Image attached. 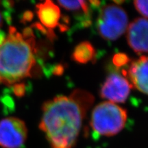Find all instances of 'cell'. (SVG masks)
Instances as JSON below:
<instances>
[{"label": "cell", "instance_id": "9", "mask_svg": "<svg viewBox=\"0 0 148 148\" xmlns=\"http://www.w3.org/2000/svg\"><path fill=\"white\" fill-rule=\"evenodd\" d=\"M37 14L44 26L49 29L54 28L58 25L60 10L58 5L47 0L36 5Z\"/></svg>", "mask_w": 148, "mask_h": 148}, {"label": "cell", "instance_id": "6", "mask_svg": "<svg viewBox=\"0 0 148 148\" xmlns=\"http://www.w3.org/2000/svg\"><path fill=\"white\" fill-rule=\"evenodd\" d=\"M132 85L121 75L114 73L110 74L101 88V97L108 99L110 102L123 103L126 100Z\"/></svg>", "mask_w": 148, "mask_h": 148}, {"label": "cell", "instance_id": "1", "mask_svg": "<svg viewBox=\"0 0 148 148\" xmlns=\"http://www.w3.org/2000/svg\"><path fill=\"white\" fill-rule=\"evenodd\" d=\"M93 100L89 92L76 89L69 96H58L44 103L39 128L51 148L73 147Z\"/></svg>", "mask_w": 148, "mask_h": 148}, {"label": "cell", "instance_id": "3", "mask_svg": "<svg viewBox=\"0 0 148 148\" xmlns=\"http://www.w3.org/2000/svg\"><path fill=\"white\" fill-rule=\"evenodd\" d=\"M127 112L110 101L99 103L92 112L90 125L99 134L111 136L119 133L125 125Z\"/></svg>", "mask_w": 148, "mask_h": 148}, {"label": "cell", "instance_id": "12", "mask_svg": "<svg viewBox=\"0 0 148 148\" xmlns=\"http://www.w3.org/2000/svg\"><path fill=\"white\" fill-rule=\"evenodd\" d=\"M135 8L139 13L144 16V18L147 17V1H135L134 2Z\"/></svg>", "mask_w": 148, "mask_h": 148}, {"label": "cell", "instance_id": "13", "mask_svg": "<svg viewBox=\"0 0 148 148\" xmlns=\"http://www.w3.org/2000/svg\"><path fill=\"white\" fill-rule=\"evenodd\" d=\"M128 58L126 55L123 53H118L116 54L113 58V62L116 66H120L124 65L128 62Z\"/></svg>", "mask_w": 148, "mask_h": 148}, {"label": "cell", "instance_id": "5", "mask_svg": "<svg viewBox=\"0 0 148 148\" xmlns=\"http://www.w3.org/2000/svg\"><path fill=\"white\" fill-rule=\"evenodd\" d=\"M27 127L22 120L8 117L0 121V147L21 148L27 138Z\"/></svg>", "mask_w": 148, "mask_h": 148}, {"label": "cell", "instance_id": "7", "mask_svg": "<svg viewBox=\"0 0 148 148\" xmlns=\"http://www.w3.org/2000/svg\"><path fill=\"white\" fill-rule=\"evenodd\" d=\"M129 45L138 53L147 51V20L145 18H136L130 24L127 31Z\"/></svg>", "mask_w": 148, "mask_h": 148}, {"label": "cell", "instance_id": "11", "mask_svg": "<svg viewBox=\"0 0 148 148\" xmlns=\"http://www.w3.org/2000/svg\"><path fill=\"white\" fill-rule=\"evenodd\" d=\"M58 3L68 10H82L85 13H88V4L86 1H58Z\"/></svg>", "mask_w": 148, "mask_h": 148}, {"label": "cell", "instance_id": "14", "mask_svg": "<svg viewBox=\"0 0 148 148\" xmlns=\"http://www.w3.org/2000/svg\"><path fill=\"white\" fill-rule=\"evenodd\" d=\"M3 26V16L1 14V12H0V42H2V40L4 39L5 34L4 32H3L2 29H1V27Z\"/></svg>", "mask_w": 148, "mask_h": 148}, {"label": "cell", "instance_id": "8", "mask_svg": "<svg viewBox=\"0 0 148 148\" xmlns=\"http://www.w3.org/2000/svg\"><path fill=\"white\" fill-rule=\"evenodd\" d=\"M128 74L132 85L144 94L147 93V58L145 56L135 60L130 67Z\"/></svg>", "mask_w": 148, "mask_h": 148}, {"label": "cell", "instance_id": "4", "mask_svg": "<svg viewBox=\"0 0 148 148\" xmlns=\"http://www.w3.org/2000/svg\"><path fill=\"white\" fill-rule=\"evenodd\" d=\"M127 14L119 5L109 4L101 8L97 25L98 32L103 38L114 40L119 38L127 27Z\"/></svg>", "mask_w": 148, "mask_h": 148}, {"label": "cell", "instance_id": "2", "mask_svg": "<svg viewBox=\"0 0 148 148\" xmlns=\"http://www.w3.org/2000/svg\"><path fill=\"white\" fill-rule=\"evenodd\" d=\"M35 51L30 29H25L21 34L10 27L0 42V84L9 86L30 76L35 64Z\"/></svg>", "mask_w": 148, "mask_h": 148}, {"label": "cell", "instance_id": "10", "mask_svg": "<svg viewBox=\"0 0 148 148\" xmlns=\"http://www.w3.org/2000/svg\"><path fill=\"white\" fill-rule=\"evenodd\" d=\"M95 56V49L90 42H83L77 45L74 49L72 58L79 63H86Z\"/></svg>", "mask_w": 148, "mask_h": 148}]
</instances>
